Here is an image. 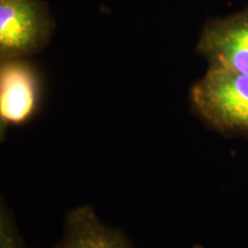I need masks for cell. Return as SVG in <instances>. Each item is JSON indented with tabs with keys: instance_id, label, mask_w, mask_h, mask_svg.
Listing matches in <instances>:
<instances>
[{
	"instance_id": "1",
	"label": "cell",
	"mask_w": 248,
	"mask_h": 248,
	"mask_svg": "<svg viewBox=\"0 0 248 248\" xmlns=\"http://www.w3.org/2000/svg\"><path fill=\"white\" fill-rule=\"evenodd\" d=\"M194 110L228 136L248 138V75L208 68L191 88Z\"/></svg>"
},
{
	"instance_id": "5",
	"label": "cell",
	"mask_w": 248,
	"mask_h": 248,
	"mask_svg": "<svg viewBox=\"0 0 248 248\" xmlns=\"http://www.w3.org/2000/svg\"><path fill=\"white\" fill-rule=\"evenodd\" d=\"M53 248H135L122 232L110 228L90 206L76 207L66 216L63 235Z\"/></svg>"
},
{
	"instance_id": "2",
	"label": "cell",
	"mask_w": 248,
	"mask_h": 248,
	"mask_svg": "<svg viewBox=\"0 0 248 248\" xmlns=\"http://www.w3.org/2000/svg\"><path fill=\"white\" fill-rule=\"evenodd\" d=\"M55 29L44 0H0V60H15L43 51Z\"/></svg>"
},
{
	"instance_id": "3",
	"label": "cell",
	"mask_w": 248,
	"mask_h": 248,
	"mask_svg": "<svg viewBox=\"0 0 248 248\" xmlns=\"http://www.w3.org/2000/svg\"><path fill=\"white\" fill-rule=\"evenodd\" d=\"M197 52L207 61L208 68L248 75V6L204 24Z\"/></svg>"
},
{
	"instance_id": "6",
	"label": "cell",
	"mask_w": 248,
	"mask_h": 248,
	"mask_svg": "<svg viewBox=\"0 0 248 248\" xmlns=\"http://www.w3.org/2000/svg\"><path fill=\"white\" fill-rule=\"evenodd\" d=\"M0 248H27L4 202L0 206Z\"/></svg>"
},
{
	"instance_id": "4",
	"label": "cell",
	"mask_w": 248,
	"mask_h": 248,
	"mask_svg": "<svg viewBox=\"0 0 248 248\" xmlns=\"http://www.w3.org/2000/svg\"><path fill=\"white\" fill-rule=\"evenodd\" d=\"M38 79L32 67L22 59L1 61L0 66V124L1 133L8 125L26 123L37 109Z\"/></svg>"
}]
</instances>
